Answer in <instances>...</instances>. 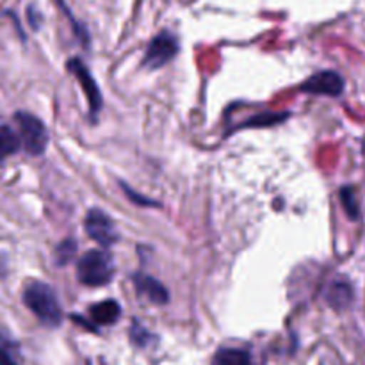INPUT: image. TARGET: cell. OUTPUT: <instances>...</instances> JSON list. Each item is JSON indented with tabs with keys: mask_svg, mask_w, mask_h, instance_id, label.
I'll use <instances>...</instances> for the list:
<instances>
[{
	"mask_svg": "<svg viewBox=\"0 0 365 365\" xmlns=\"http://www.w3.org/2000/svg\"><path fill=\"white\" fill-rule=\"evenodd\" d=\"M24 303L46 327L56 328L63 321V309L57 302L56 292L43 282H29L25 285Z\"/></svg>",
	"mask_w": 365,
	"mask_h": 365,
	"instance_id": "obj_1",
	"label": "cell"
},
{
	"mask_svg": "<svg viewBox=\"0 0 365 365\" xmlns=\"http://www.w3.org/2000/svg\"><path fill=\"white\" fill-rule=\"evenodd\" d=\"M86 232H88L93 241L102 245L103 248L113 246L118 241V230L114 227V221L100 209H93L88 212V216H86Z\"/></svg>",
	"mask_w": 365,
	"mask_h": 365,
	"instance_id": "obj_6",
	"label": "cell"
},
{
	"mask_svg": "<svg viewBox=\"0 0 365 365\" xmlns=\"http://www.w3.org/2000/svg\"><path fill=\"white\" fill-rule=\"evenodd\" d=\"M328 305L334 307L335 310H342L346 307L351 305L353 302V291L348 284L344 282H334L327 292Z\"/></svg>",
	"mask_w": 365,
	"mask_h": 365,
	"instance_id": "obj_10",
	"label": "cell"
},
{
	"mask_svg": "<svg viewBox=\"0 0 365 365\" xmlns=\"http://www.w3.org/2000/svg\"><path fill=\"white\" fill-rule=\"evenodd\" d=\"M14 121H16L18 130H20V141L24 148L27 150V153L41 155L48 145V132H46L43 121L32 114L24 113V110H18L14 114Z\"/></svg>",
	"mask_w": 365,
	"mask_h": 365,
	"instance_id": "obj_3",
	"label": "cell"
},
{
	"mask_svg": "<svg viewBox=\"0 0 365 365\" xmlns=\"http://www.w3.org/2000/svg\"><path fill=\"white\" fill-rule=\"evenodd\" d=\"M178 52V41L171 32H160L159 36L152 39V43L148 45V50L145 53V59L143 64L152 70L155 68L164 66L166 63H170Z\"/></svg>",
	"mask_w": 365,
	"mask_h": 365,
	"instance_id": "obj_4",
	"label": "cell"
},
{
	"mask_svg": "<svg viewBox=\"0 0 365 365\" xmlns=\"http://www.w3.org/2000/svg\"><path fill=\"white\" fill-rule=\"evenodd\" d=\"M89 316L96 327H107V324H114L121 316V307L118 305L114 299H106L89 309Z\"/></svg>",
	"mask_w": 365,
	"mask_h": 365,
	"instance_id": "obj_9",
	"label": "cell"
},
{
	"mask_svg": "<svg viewBox=\"0 0 365 365\" xmlns=\"http://www.w3.org/2000/svg\"><path fill=\"white\" fill-rule=\"evenodd\" d=\"M130 339L135 346H139V348H145L146 344H150V342L153 341V335L148 334V331H146L141 324L134 323V327L130 328Z\"/></svg>",
	"mask_w": 365,
	"mask_h": 365,
	"instance_id": "obj_16",
	"label": "cell"
},
{
	"mask_svg": "<svg viewBox=\"0 0 365 365\" xmlns=\"http://www.w3.org/2000/svg\"><path fill=\"white\" fill-rule=\"evenodd\" d=\"M20 135L7 125H0V163L20 150Z\"/></svg>",
	"mask_w": 365,
	"mask_h": 365,
	"instance_id": "obj_12",
	"label": "cell"
},
{
	"mask_svg": "<svg viewBox=\"0 0 365 365\" xmlns=\"http://www.w3.org/2000/svg\"><path fill=\"white\" fill-rule=\"evenodd\" d=\"M287 114H274V113H267L262 114V116L255 118V120H250L248 123H245V127H253V125H260V127H267V125L278 123V121L285 120Z\"/></svg>",
	"mask_w": 365,
	"mask_h": 365,
	"instance_id": "obj_17",
	"label": "cell"
},
{
	"mask_svg": "<svg viewBox=\"0 0 365 365\" xmlns=\"http://www.w3.org/2000/svg\"><path fill=\"white\" fill-rule=\"evenodd\" d=\"M14 351H16V344L13 339L6 335V331L0 330V365H20L14 359Z\"/></svg>",
	"mask_w": 365,
	"mask_h": 365,
	"instance_id": "obj_14",
	"label": "cell"
},
{
	"mask_svg": "<svg viewBox=\"0 0 365 365\" xmlns=\"http://www.w3.org/2000/svg\"><path fill=\"white\" fill-rule=\"evenodd\" d=\"M212 365H252V356L246 349L221 348L214 355Z\"/></svg>",
	"mask_w": 365,
	"mask_h": 365,
	"instance_id": "obj_11",
	"label": "cell"
},
{
	"mask_svg": "<svg viewBox=\"0 0 365 365\" xmlns=\"http://www.w3.org/2000/svg\"><path fill=\"white\" fill-rule=\"evenodd\" d=\"M339 195H341V203H342V207H344V210H346V214H348L349 220H359L360 205H359V202H356L355 189L342 187Z\"/></svg>",
	"mask_w": 365,
	"mask_h": 365,
	"instance_id": "obj_13",
	"label": "cell"
},
{
	"mask_svg": "<svg viewBox=\"0 0 365 365\" xmlns=\"http://www.w3.org/2000/svg\"><path fill=\"white\" fill-rule=\"evenodd\" d=\"M302 91L312 93V95H328V96H339L344 91V81L337 71H319L309 81L302 84Z\"/></svg>",
	"mask_w": 365,
	"mask_h": 365,
	"instance_id": "obj_7",
	"label": "cell"
},
{
	"mask_svg": "<svg viewBox=\"0 0 365 365\" xmlns=\"http://www.w3.org/2000/svg\"><path fill=\"white\" fill-rule=\"evenodd\" d=\"M134 287L139 296L152 302L153 305H166L170 302V292H168V289L159 280H155L153 277H148V274H135Z\"/></svg>",
	"mask_w": 365,
	"mask_h": 365,
	"instance_id": "obj_8",
	"label": "cell"
},
{
	"mask_svg": "<svg viewBox=\"0 0 365 365\" xmlns=\"http://www.w3.org/2000/svg\"><path fill=\"white\" fill-rule=\"evenodd\" d=\"M121 189H123L125 192H127V196L128 198L132 200V202L134 203H138V205H148V207H152V205H157L155 202H153V200H148V198H145V196H141V195H138V192H134L132 191L130 187H128V185H125V184H121Z\"/></svg>",
	"mask_w": 365,
	"mask_h": 365,
	"instance_id": "obj_18",
	"label": "cell"
},
{
	"mask_svg": "<svg viewBox=\"0 0 365 365\" xmlns=\"http://www.w3.org/2000/svg\"><path fill=\"white\" fill-rule=\"evenodd\" d=\"M6 273H7V262L4 257H0V277H4Z\"/></svg>",
	"mask_w": 365,
	"mask_h": 365,
	"instance_id": "obj_19",
	"label": "cell"
},
{
	"mask_svg": "<svg viewBox=\"0 0 365 365\" xmlns=\"http://www.w3.org/2000/svg\"><path fill=\"white\" fill-rule=\"evenodd\" d=\"M75 253H77V245H75L73 239H64V241L56 248L53 260H56L57 266H66V264L73 259Z\"/></svg>",
	"mask_w": 365,
	"mask_h": 365,
	"instance_id": "obj_15",
	"label": "cell"
},
{
	"mask_svg": "<svg viewBox=\"0 0 365 365\" xmlns=\"http://www.w3.org/2000/svg\"><path fill=\"white\" fill-rule=\"evenodd\" d=\"M114 277L113 257L103 250H89L77 264V278L88 287H103Z\"/></svg>",
	"mask_w": 365,
	"mask_h": 365,
	"instance_id": "obj_2",
	"label": "cell"
},
{
	"mask_svg": "<svg viewBox=\"0 0 365 365\" xmlns=\"http://www.w3.org/2000/svg\"><path fill=\"white\" fill-rule=\"evenodd\" d=\"M66 68L70 73H73L75 77H77L78 84H81L82 91H84L86 98H88L89 113H91L93 120H95V118L98 116L100 107H102V93H100L98 86H96L95 78H93L88 66H86L81 59H70L66 63Z\"/></svg>",
	"mask_w": 365,
	"mask_h": 365,
	"instance_id": "obj_5",
	"label": "cell"
}]
</instances>
